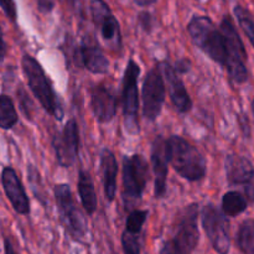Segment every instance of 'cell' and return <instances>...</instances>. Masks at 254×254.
Wrapping results in <instances>:
<instances>
[{
  "label": "cell",
  "instance_id": "1",
  "mask_svg": "<svg viewBox=\"0 0 254 254\" xmlns=\"http://www.w3.org/2000/svg\"><path fill=\"white\" fill-rule=\"evenodd\" d=\"M166 153L169 164L185 180L195 183L206 176V159L197 148L181 136L173 135L166 140Z\"/></svg>",
  "mask_w": 254,
  "mask_h": 254
},
{
  "label": "cell",
  "instance_id": "2",
  "mask_svg": "<svg viewBox=\"0 0 254 254\" xmlns=\"http://www.w3.org/2000/svg\"><path fill=\"white\" fill-rule=\"evenodd\" d=\"M186 30L196 47L205 52L213 62L226 68L227 51H226L225 37L220 27L216 26L210 16L195 15L189 21Z\"/></svg>",
  "mask_w": 254,
  "mask_h": 254
},
{
  "label": "cell",
  "instance_id": "3",
  "mask_svg": "<svg viewBox=\"0 0 254 254\" xmlns=\"http://www.w3.org/2000/svg\"><path fill=\"white\" fill-rule=\"evenodd\" d=\"M21 66L27 79L29 88L31 89L35 98L39 101L46 113H49L57 121H62L64 114V108L41 64L30 55H24L21 60Z\"/></svg>",
  "mask_w": 254,
  "mask_h": 254
},
{
  "label": "cell",
  "instance_id": "4",
  "mask_svg": "<svg viewBox=\"0 0 254 254\" xmlns=\"http://www.w3.org/2000/svg\"><path fill=\"white\" fill-rule=\"evenodd\" d=\"M220 30L225 37L226 51H227L226 69L228 76L236 83H245L248 79V69L246 66L247 52L231 15L223 16V19L221 20Z\"/></svg>",
  "mask_w": 254,
  "mask_h": 254
},
{
  "label": "cell",
  "instance_id": "5",
  "mask_svg": "<svg viewBox=\"0 0 254 254\" xmlns=\"http://www.w3.org/2000/svg\"><path fill=\"white\" fill-rule=\"evenodd\" d=\"M140 74V67L134 60H129L123 77V89H122V104H123L124 126L127 133L136 135L139 133V93L138 78Z\"/></svg>",
  "mask_w": 254,
  "mask_h": 254
},
{
  "label": "cell",
  "instance_id": "6",
  "mask_svg": "<svg viewBox=\"0 0 254 254\" xmlns=\"http://www.w3.org/2000/svg\"><path fill=\"white\" fill-rule=\"evenodd\" d=\"M54 192L60 217L72 237L77 240L86 237L88 231L87 220L82 211L76 206L69 186L67 184H60L55 186Z\"/></svg>",
  "mask_w": 254,
  "mask_h": 254
},
{
  "label": "cell",
  "instance_id": "7",
  "mask_svg": "<svg viewBox=\"0 0 254 254\" xmlns=\"http://www.w3.org/2000/svg\"><path fill=\"white\" fill-rule=\"evenodd\" d=\"M149 180V166L140 154L123 159V198L127 202L139 200Z\"/></svg>",
  "mask_w": 254,
  "mask_h": 254
},
{
  "label": "cell",
  "instance_id": "8",
  "mask_svg": "<svg viewBox=\"0 0 254 254\" xmlns=\"http://www.w3.org/2000/svg\"><path fill=\"white\" fill-rule=\"evenodd\" d=\"M202 227L212 245L213 250L218 254H228L231 250L230 222L227 216L217 207L210 203L203 207L201 212Z\"/></svg>",
  "mask_w": 254,
  "mask_h": 254
},
{
  "label": "cell",
  "instance_id": "9",
  "mask_svg": "<svg viewBox=\"0 0 254 254\" xmlns=\"http://www.w3.org/2000/svg\"><path fill=\"white\" fill-rule=\"evenodd\" d=\"M92 21L111 50H121L122 32L118 19L104 0H92L89 4Z\"/></svg>",
  "mask_w": 254,
  "mask_h": 254
},
{
  "label": "cell",
  "instance_id": "10",
  "mask_svg": "<svg viewBox=\"0 0 254 254\" xmlns=\"http://www.w3.org/2000/svg\"><path fill=\"white\" fill-rule=\"evenodd\" d=\"M165 81L158 66L146 73L141 91L143 99V116L150 122H155L160 116L163 104L165 102Z\"/></svg>",
  "mask_w": 254,
  "mask_h": 254
},
{
  "label": "cell",
  "instance_id": "11",
  "mask_svg": "<svg viewBox=\"0 0 254 254\" xmlns=\"http://www.w3.org/2000/svg\"><path fill=\"white\" fill-rule=\"evenodd\" d=\"M198 205L191 203L186 206L180 213L178 221L174 243L180 254H191L197 247L200 240V231H198Z\"/></svg>",
  "mask_w": 254,
  "mask_h": 254
},
{
  "label": "cell",
  "instance_id": "12",
  "mask_svg": "<svg viewBox=\"0 0 254 254\" xmlns=\"http://www.w3.org/2000/svg\"><path fill=\"white\" fill-rule=\"evenodd\" d=\"M57 163L62 168H71L78 156L79 151V131L77 122L69 119L61 131L55 135L52 140Z\"/></svg>",
  "mask_w": 254,
  "mask_h": 254
},
{
  "label": "cell",
  "instance_id": "13",
  "mask_svg": "<svg viewBox=\"0 0 254 254\" xmlns=\"http://www.w3.org/2000/svg\"><path fill=\"white\" fill-rule=\"evenodd\" d=\"M89 106L98 123H109L117 114L118 99L109 86L104 83L94 84L89 89Z\"/></svg>",
  "mask_w": 254,
  "mask_h": 254
},
{
  "label": "cell",
  "instance_id": "14",
  "mask_svg": "<svg viewBox=\"0 0 254 254\" xmlns=\"http://www.w3.org/2000/svg\"><path fill=\"white\" fill-rule=\"evenodd\" d=\"M73 60L78 67H84L94 74H106L109 61L93 39H84L74 49Z\"/></svg>",
  "mask_w": 254,
  "mask_h": 254
},
{
  "label": "cell",
  "instance_id": "15",
  "mask_svg": "<svg viewBox=\"0 0 254 254\" xmlns=\"http://www.w3.org/2000/svg\"><path fill=\"white\" fill-rule=\"evenodd\" d=\"M156 66L160 69L165 83L168 84L169 96H170L171 103L174 104L176 111L181 114L190 112L192 108V101H191L190 94L186 91L185 84L181 81L175 68L166 61L159 62Z\"/></svg>",
  "mask_w": 254,
  "mask_h": 254
},
{
  "label": "cell",
  "instance_id": "16",
  "mask_svg": "<svg viewBox=\"0 0 254 254\" xmlns=\"http://www.w3.org/2000/svg\"><path fill=\"white\" fill-rule=\"evenodd\" d=\"M1 184L7 200L11 203L15 212L19 215H29L30 213V200L26 195L21 180L17 176L16 171L10 166L2 169Z\"/></svg>",
  "mask_w": 254,
  "mask_h": 254
},
{
  "label": "cell",
  "instance_id": "17",
  "mask_svg": "<svg viewBox=\"0 0 254 254\" xmlns=\"http://www.w3.org/2000/svg\"><path fill=\"white\" fill-rule=\"evenodd\" d=\"M169 159L166 153V140L163 136H156L151 145V166L155 176L154 195L163 198L166 193V179L169 173Z\"/></svg>",
  "mask_w": 254,
  "mask_h": 254
},
{
  "label": "cell",
  "instance_id": "18",
  "mask_svg": "<svg viewBox=\"0 0 254 254\" xmlns=\"http://www.w3.org/2000/svg\"><path fill=\"white\" fill-rule=\"evenodd\" d=\"M226 175L230 185H241L245 188L254 176V168L247 158L230 154L226 158Z\"/></svg>",
  "mask_w": 254,
  "mask_h": 254
},
{
  "label": "cell",
  "instance_id": "19",
  "mask_svg": "<svg viewBox=\"0 0 254 254\" xmlns=\"http://www.w3.org/2000/svg\"><path fill=\"white\" fill-rule=\"evenodd\" d=\"M101 170L103 175L104 195L112 202L117 195V175H118V163L114 154L108 148H104L101 153Z\"/></svg>",
  "mask_w": 254,
  "mask_h": 254
},
{
  "label": "cell",
  "instance_id": "20",
  "mask_svg": "<svg viewBox=\"0 0 254 254\" xmlns=\"http://www.w3.org/2000/svg\"><path fill=\"white\" fill-rule=\"evenodd\" d=\"M77 188H78L79 198H81L82 206L84 211L88 215H93L97 211V193L94 189L93 180L88 171L79 170L78 181H77Z\"/></svg>",
  "mask_w": 254,
  "mask_h": 254
},
{
  "label": "cell",
  "instance_id": "21",
  "mask_svg": "<svg viewBox=\"0 0 254 254\" xmlns=\"http://www.w3.org/2000/svg\"><path fill=\"white\" fill-rule=\"evenodd\" d=\"M247 200L238 191H228L222 197V212L227 217H237L247 210Z\"/></svg>",
  "mask_w": 254,
  "mask_h": 254
},
{
  "label": "cell",
  "instance_id": "22",
  "mask_svg": "<svg viewBox=\"0 0 254 254\" xmlns=\"http://www.w3.org/2000/svg\"><path fill=\"white\" fill-rule=\"evenodd\" d=\"M17 121L19 117L12 99L6 94H0V128L9 130L16 126Z\"/></svg>",
  "mask_w": 254,
  "mask_h": 254
},
{
  "label": "cell",
  "instance_id": "23",
  "mask_svg": "<svg viewBox=\"0 0 254 254\" xmlns=\"http://www.w3.org/2000/svg\"><path fill=\"white\" fill-rule=\"evenodd\" d=\"M237 247L243 254H254V220H246L236 236Z\"/></svg>",
  "mask_w": 254,
  "mask_h": 254
},
{
  "label": "cell",
  "instance_id": "24",
  "mask_svg": "<svg viewBox=\"0 0 254 254\" xmlns=\"http://www.w3.org/2000/svg\"><path fill=\"white\" fill-rule=\"evenodd\" d=\"M233 12H235V16L237 19L238 24H240L241 29L243 30L246 36L248 37V40H250V42L254 47V19L252 14L245 6L240 4H237L233 7Z\"/></svg>",
  "mask_w": 254,
  "mask_h": 254
},
{
  "label": "cell",
  "instance_id": "25",
  "mask_svg": "<svg viewBox=\"0 0 254 254\" xmlns=\"http://www.w3.org/2000/svg\"><path fill=\"white\" fill-rule=\"evenodd\" d=\"M148 211L146 210H133L128 215L126 223V231L133 235H139L141 232L144 223L148 218Z\"/></svg>",
  "mask_w": 254,
  "mask_h": 254
},
{
  "label": "cell",
  "instance_id": "26",
  "mask_svg": "<svg viewBox=\"0 0 254 254\" xmlns=\"http://www.w3.org/2000/svg\"><path fill=\"white\" fill-rule=\"evenodd\" d=\"M122 248H123L124 254H140L139 235H133L124 231L122 235Z\"/></svg>",
  "mask_w": 254,
  "mask_h": 254
},
{
  "label": "cell",
  "instance_id": "27",
  "mask_svg": "<svg viewBox=\"0 0 254 254\" xmlns=\"http://www.w3.org/2000/svg\"><path fill=\"white\" fill-rule=\"evenodd\" d=\"M17 99H19L20 108H21L22 113L26 116L27 119H31L32 112H34V103H32L29 94L25 92V89L22 88V87H20V88L17 89Z\"/></svg>",
  "mask_w": 254,
  "mask_h": 254
},
{
  "label": "cell",
  "instance_id": "28",
  "mask_svg": "<svg viewBox=\"0 0 254 254\" xmlns=\"http://www.w3.org/2000/svg\"><path fill=\"white\" fill-rule=\"evenodd\" d=\"M138 24L140 26V29L143 30L146 34H150L153 31L154 26H155V17L151 12L146 11V10H143L138 14Z\"/></svg>",
  "mask_w": 254,
  "mask_h": 254
},
{
  "label": "cell",
  "instance_id": "29",
  "mask_svg": "<svg viewBox=\"0 0 254 254\" xmlns=\"http://www.w3.org/2000/svg\"><path fill=\"white\" fill-rule=\"evenodd\" d=\"M0 7L10 21L15 22L17 19V9L15 0H0Z\"/></svg>",
  "mask_w": 254,
  "mask_h": 254
},
{
  "label": "cell",
  "instance_id": "30",
  "mask_svg": "<svg viewBox=\"0 0 254 254\" xmlns=\"http://www.w3.org/2000/svg\"><path fill=\"white\" fill-rule=\"evenodd\" d=\"M36 5L41 14H50L56 6V0H36Z\"/></svg>",
  "mask_w": 254,
  "mask_h": 254
},
{
  "label": "cell",
  "instance_id": "31",
  "mask_svg": "<svg viewBox=\"0 0 254 254\" xmlns=\"http://www.w3.org/2000/svg\"><path fill=\"white\" fill-rule=\"evenodd\" d=\"M159 254H180V253H179V251H178V248H176L174 241L170 240V241H168V242L164 243Z\"/></svg>",
  "mask_w": 254,
  "mask_h": 254
},
{
  "label": "cell",
  "instance_id": "32",
  "mask_svg": "<svg viewBox=\"0 0 254 254\" xmlns=\"http://www.w3.org/2000/svg\"><path fill=\"white\" fill-rule=\"evenodd\" d=\"M243 189H245V193L246 196H247L248 200L254 203V176L252 178V180H251Z\"/></svg>",
  "mask_w": 254,
  "mask_h": 254
},
{
  "label": "cell",
  "instance_id": "33",
  "mask_svg": "<svg viewBox=\"0 0 254 254\" xmlns=\"http://www.w3.org/2000/svg\"><path fill=\"white\" fill-rule=\"evenodd\" d=\"M189 67H190V62L188 61V60H180V61L176 62V66H175V71L179 73H185V72H188Z\"/></svg>",
  "mask_w": 254,
  "mask_h": 254
},
{
  "label": "cell",
  "instance_id": "34",
  "mask_svg": "<svg viewBox=\"0 0 254 254\" xmlns=\"http://www.w3.org/2000/svg\"><path fill=\"white\" fill-rule=\"evenodd\" d=\"M5 56H6V44H5L4 35H2L1 26H0V61H2Z\"/></svg>",
  "mask_w": 254,
  "mask_h": 254
},
{
  "label": "cell",
  "instance_id": "35",
  "mask_svg": "<svg viewBox=\"0 0 254 254\" xmlns=\"http://www.w3.org/2000/svg\"><path fill=\"white\" fill-rule=\"evenodd\" d=\"M4 251L5 254H17L16 251H15L14 246H12L11 241L9 238H5L4 240Z\"/></svg>",
  "mask_w": 254,
  "mask_h": 254
},
{
  "label": "cell",
  "instance_id": "36",
  "mask_svg": "<svg viewBox=\"0 0 254 254\" xmlns=\"http://www.w3.org/2000/svg\"><path fill=\"white\" fill-rule=\"evenodd\" d=\"M133 1H134V4H136L138 6H140V7H149V6H151V5L156 4V1H158V0H133Z\"/></svg>",
  "mask_w": 254,
  "mask_h": 254
},
{
  "label": "cell",
  "instance_id": "37",
  "mask_svg": "<svg viewBox=\"0 0 254 254\" xmlns=\"http://www.w3.org/2000/svg\"><path fill=\"white\" fill-rule=\"evenodd\" d=\"M67 1H68L69 4H72V5H73V4H74V1H76V0H67Z\"/></svg>",
  "mask_w": 254,
  "mask_h": 254
},
{
  "label": "cell",
  "instance_id": "38",
  "mask_svg": "<svg viewBox=\"0 0 254 254\" xmlns=\"http://www.w3.org/2000/svg\"><path fill=\"white\" fill-rule=\"evenodd\" d=\"M252 112H253V116H254V99L252 101Z\"/></svg>",
  "mask_w": 254,
  "mask_h": 254
}]
</instances>
